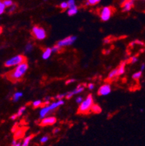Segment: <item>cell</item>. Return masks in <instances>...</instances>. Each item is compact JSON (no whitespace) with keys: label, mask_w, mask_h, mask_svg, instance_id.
<instances>
[{"label":"cell","mask_w":145,"mask_h":146,"mask_svg":"<svg viewBox=\"0 0 145 146\" xmlns=\"http://www.w3.org/2000/svg\"><path fill=\"white\" fill-rule=\"evenodd\" d=\"M28 69V65L27 62H24L23 63L15 66L14 69L7 73V79L13 83L18 82L22 79L25 73L27 72Z\"/></svg>","instance_id":"cell-1"},{"label":"cell","mask_w":145,"mask_h":146,"mask_svg":"<svg viewBox=\"0 0 145 146\" xmlns=\"http://www.w3.org/2000/svg\"><path fill=\"white\" fill-rule=\"evenodd\" d=\"M65 103L64 100H58L56 102H52L51 104H49L48 106H43L42 108L41 109L40 112H39V118L41 119H44V117L47 116L49 113H52L55 111V110L58 108L60 106H63Z\"/></svg>","instance_id":"cell-2"},{"label":"cell","mask_w":145,"mask_h":146,"mask_svg":"<svg viewBox=\"0 0 145 146\" xmlns=\"http://www.w3.org/2000/svg\"><path fill=\"white\" fill-rule=\"evenodd\" d=\"M94 105V98L92 94H89L86 99L80 104L77 113L78 114H88L92 110V107Z\"/></svg>","instance_id":"cell-3"},{"label":"cell","mask_w":145,"mask_h":146,"mask_svg":"<svg viewBox=\"0 0 145 146\" xmlns=\"http://www.w3.org/2000/svg\"><path fill=\"white\" fill-rule=\"evenodd\" d=\"M26 60H27V58H26V57L24 56V55H15V56L8 59V60L5 62V66L7 67V68H11V67L17 66V65L24 63V62H26Z\"/></svg>","instance_id":"cell-4"},{"label":"cell","mask_w":145,"mask_h":146,"mask_svg":"<svg viewBox=\"0 0 145 146\" xmlns=\"http://www.w3.org/2000/svg\"><path fill=\"white\" fill-rule=\"evenodd\" d=\"M115 10L112 7H104L100 11V17L102 21H107L113 15Z\"/></svg>","instance_id":"cell-5"},{"label":"cell","mask_w":145,"mask_h":146,"mask_svg":"<svg viewBox=\"0 0 145 146\" xmlns=\"http://www.w3.org/2000/svg\"><path fill=\"white\" fill-rule=\"evenodd\" d=\"M31 34L36 39H38V40H43L47 36L45 30L39 26H34L32 28Z\"/></svg>","instance_id":"cell-6"},{"label":"cell","mask_w":145,"mask_h":146,"mask_svg":"<svg viewBox=\"0 0 145 146\" xmlns=\"http://www.w3.org/2000/svg\"><path fill=\"white\" fill-rule=\"evenodd\" d=\"M76 39H77V37L76 36H70L68 37H65L62 40L58 41L56 44L61 48H64V47H68V46L73 44L76 41Z\"/></svg>","instance_id":"cell-7"},{"label":"cell","mask_w":145,"mask_h":146,"mask_svg":"<svg viewBox=\"0 0 145 146\" xmlns=\"http://www.w3.org/2000/svg\"><path fill=\"white\" fill-rule=\"evenodd\" d=\"M57 122V119L55 116H48L44 117L41 122L39 123V125L41 127H47V126H52L55 124Z\"/></svg>","instance_id":"cell-8"},{"label":"cell","mask_w":145,"mask_h":146,"mask_svg":"<svg viewBox=\"0 0 145 146\" xmlns=\"http://www.w3.org/2000/svg\"><path fill=\"white\" fill-rule=\"evenodd\" d=\"M111 87L109 84H105L99 88L97 91V94L100 96H105L110 94L111 92Z\"/></svg>","instance_id":"cell-9"},{"label":"cell","mask_w":145,"mask_h":146,"mask_svg":"<svg viewBox=\"0 0 145 146\" xmlns=\"http://www.w3.org/2000/svg\"><path fill=\"white\" fill-rule=\"evenodd\" d=\"M134 0H126L123 3V11L129 12L134 7Z\"/></svg>","instance_id":"cell-10"},{"label":"cell","mask_w":145,"mask_h":146,"mask_svg":"<svg viewBox=\"0 0 145 146\" xmlns=\"http://www.w3.org/2000/svg\"><path fill=\"white\" fill-rule=\"evenodd\" d=\"M25 135V130L23 129H17L14 131V139L15 140H20V138L23 137Z\"/></svg>","instance_id":"cell-11"},{"label":"cell","mask_w":145,"mask_h":146,"mask_svg":"<svg viewBox=\"0 0 145 146\" xmlns=\"http://www.w3.org/2000/svg\"><path fill=\"white\" fill-rule=\"evenodd\" d=\"M52 48H48L45 49V50L44 51L43 53H42V58L44 60H47V59L51 57V55H52Z\"/></svg>","instance_id":"cell-12"},{"label":"cell","mask_w":145,"mask_h":146,"mask_svg":"<svg viewBox=\"0 0 145 146\" xmlns=\"http://www.w3.org/2000/svg\"><path fill=\"white\" fill-rule=\"evenodd\" d=\"M118 70H117V68L115 69H113L109 73V75L107 76V80L108 81H112V80H114L116 77H118Z\"/></svg>","instance_id":"cell-13"},{"label":"cell","mask_w":145,"mask_h":146,"mask_svg":"<svg viewBox=\"0 0 145 146\" xmlns=\"http://www.w3.org/2000/svg\"><path fill=\"white\" fill-rule=\"evenodd\" d=\"M117 70H118V76L123 74L125 73V71H126V62H122L118 66V68H117Z\"/></svg>","instance_id":"cell-14"},{"label":"cell","mask_w":145,"mask_h":146,"mask_svg":"<svg viewBox=\"0 0 145 146\" xmlns=\"http://www.w3.org/2000/svg\"><path fill=\"white\" fill-rule=\"evenodd\" d=\"M85 87H86V85H84V84L79 85L78 86L76 87L72 90V93H73L74 94H79V93L82 92L84 90V89H85Z\"/></svg>","instance_id":"cell-15"},{"label":"cell","mask_w":145,"mask_h":146,"mask_svg":"<svg viewBox=\"0 0 145 146\" xmlns=\"http://www.w3.org/2000/svg\"><path fill=\"white\" fill-rule=\"evenodd\" d=\"M78 11V7L76 5L72 7H69L68 10V15L69 16H73V15H76Z\"/></svg>","instance_id":"cell-16"},{"label":"cell","mask_w":145,"mask_h":146,"mask_svg":"<svg viewBox=\"0 0 145 146\" xmlns=\"http://www.w3.org/2000/svg\"><path fill=\"white\" fill-rule=\"evenodd\" d=\"M33 137H34V135H31L26 137L23 141V143H22V144H21V146H29V144L31 143Z\"/></svg>","instance_id":"cell-17"},{"label":"cell","mask_w":145,"mask_h":146,"mask_svg":"<svg viewBox=\"0 0 145 146\" xmlns=\"http://www.w3.org/2000/svg\"><path fill=\"white\" fill-rule=\"evenodd\" d=\"M23 92H14L13 96V102H18L21 97H23Z\"/></svg>","instance_id":"cell-18"},{"label":"cell","mask_w":145,"mask_h":146,"mask_svg":"<svg viewBox=\"0 0 145 146\" xmlns=\"http://www.w3.org/2000/svg\"><path fill=\"white\" fill-rule=\"evenodd\" d=\"M91 111L94 114H100L102 112V108L99 105H96V104H94L92 107V110Z\"/></svg>","instance_id":"cell-19"},{"label":"cell","mask_w":145,"mask_h":146,"mask_svg":"<svg viewBox=\"0 0 145 146\" xmlns=\"http://www.w3.org/2000/svg\"><path fill=\"white\" fill-rule=\"evenodd\" d=\"M101 0H87L86 5V6H93V5H96L98 3H100Z\"/></svg>","instance_id":"cell-20"},{"label":"cell","mask_w":145,"mask_h":146,"mask_svg":"<svg viewBox=\"0 0 145 146\" xmlns=\"http://www.w3.org/2000/svg\"><path fill=\"white\" fill-rule=\"evenodd\" d=\"M142 76V71H139L136 72V73H134V74L132 75V78L134 80H139Z\"/></svg>","instance_id":"cell-21"},{"label":"cell","mask_w":145,"mask_h":146,"mask_svg":"<svg viewBox=\"0 0 145 146\" xmlns=\"http://www.w3.org/2000/svg\"><path fill=\"white\" fill-rule=\"evenodd\" d=\"M44 102H42L40 100H35L33 102V107L34 108H36L41 107V106H43Z\"/></svg>","instance_id":"cell-22"},{"label":"cell","mask_w":145,"mask_h":146,"mask_svg":"<svg viewBox=\"0 0 145 146\" xmlns=\"http://www.w3.org/2000/svg\"><path fill=\"white\" fill-rule=\"evenodd\" d=\"M6 6L2 0H0V15H2L6 10Z\"/></svg>","instance_id":"cell-23"},{"label":"cell","mask_w":145,"mask_h":146,"mask_svg":"<svg viewBox=\"0 0 145 146\" xmlns=\"http://www.w3.org/2000/svg\"><path fill=\"white\" fill-rule=\"evenodd\" d=\"M33 49H34V45L31 43H28L26 44V47H25V51L27 53H29V52H31L33 50Z\"/></svg>","instance_id":"cell-24"},{"label":"cell","mask_w":145,"mask_h":146,"mask_svg":"<svg viewBox=\"0 0 145 146\" xmlns=\"http://www.w3.org/2000/svg\"><path fill=\"white\" fill-rule=\"evenodd\" d=\"M26 106H23V107L20 108V109L18 110V112H17V114H16L17 116H18V117H20L23 115V113L26 111Z\"/></svg>","instance_id":"cell-25"},{"label":"cell","mask_w":145,"mask_h":146,"mask_svg":"<svg viewBox=\"0 0 145 146\" xmlns=\"http://www.w3.org/2000/svg\"><path fill=\"white\" fill-rule=\"evenodd\" d=\"M16 8H17V5H14V4H13L11 7H8V8H7V13H10V14L13 13L14 11H15V10H16Z\"/></svg>","instance_id":"cell-26"},{"label":"cell","mask_w":145,"mask_h":146,"mask_svg":"<svg viewBox=\"0 0 145 146\" xmlns=\"http://www.w3.org/2000/svg\"><path fill=\"white\" fill-rule=\"evenodd\" d=\"M49 140V137L48 135H44V136H43L41 138L39 142H40L42 144H44V143H46L47 142H48Z\"/></svg>","instance_id":"cell-27"},{"label":"cell","mask_w":145,"mask_h":146,"mask_svg":"<svg viewBox=\"0 0 145 146\" xmlns=\"http://www.w3.org/2000/svg\"><path fill=\"white\" fill-rule=\"evenodd\" d=\"M62 50H63V48L60 47L59 46L57 45V44H56V45L53 46V47H52V52H54V53H55V52H60Z\"/></svg>","instance_id":"cell-28"},{"label":"cell","mask_w":145,"mask_h":146,"mask_svg":"<svg viewBox=\"0 0 145 146\" xmlns=\"http://www.w3.org/2000/svg\"><path fill=\"white\" fill-rule=\"evenodd\" d=\"M4 3H5V6H6L7 8H8L10 7H11L12 5H13V0H3Z\"/></svg>","instance_id":"cell-29"},{"label":"cell","mask_w":145,"mask_h":146,"mask_svg":"<svg viewBox=\"0 0 145 146\" xmlns=\"http://www.w3.org/2000/svg\"><path fill=\"white\" fill-rule=\"evenodd\" d=\"M60 9H62L63 10H66L67 8L68 7V2H63L60 3Z\"/></svg>","instance_id":"cell-30"},{"label":"cell","mask_w":145,"mask_h":146,"mask_svg":"<svg viewBox=\"0 0 145 146\" xmlns=\"http://www.w3.org/2000/svg\"><path fill=\"white\" fill-rule=\"evenodd\" d=\"M137 61H138V57H137L136 56H133V57H130V60H129V63L131 64H134L136 63Z\"/></svg>","instance_id":"cell-31"},{"label":"cell","mask_w":145,"mask_h":146,"mask_svg":"<svg viewBox=\"0 0 145 146\" xmlns=\"http://www.w3.org/2000/svg\"><path fill=\"white\" fill-rule=\"evenodd\" d=\"M68 8H69V7H72L75 6V5H76V3H75V0H68Z\"/></svg>","instance_id":"cell-32"},{"label":"cell","mask_w":145,"mask_h":146,"mask_svg":"<svg viewBox=\"0 0 145 146\" xmlns=\"http://www.w3.org/2000/svg\"><path fill=\"white\" fill-rule=\"evenodd\" d=\"M83 100H84V98H83V97H81V96H78V97H77V98L76 99V102L78 104H81V102H83Z\"/></svg>","instance_id":"cell-33"},{"label":"cell","mask_w":145,"mask_h":146,"mask_svg":"<svg viewBox=\"0 0 145 146\" xmlns=\"http://www.w3.org/2000/svg\"><path fill=\"white\" fill-rule=\"evenodd\" d=\"M66 96V93L65 94H58L57 96H56V98L57 100H62L63 97H65Z\"/></svg>","instance_id":"cell-34"},{"label":"cell","mask_w":145,"mask_h":146,"mask_svg":"<svg viewBox=\"0 0 145 146\" xmlns=\"http://www.w3.org/2000/svg\"><path fill=\"white\" fill-rule=\"evenodd\" d=\"M94 84H92V83H91V84H89L88 85V88H89V89H90V90H93L94 89Z\"/></svg>","instance_id":"cell-35"},{"label":"cell","mask_w":145,"mask_h":146,"mask_svg":"<svg viewBox=\"0 0 145 146\" xmlns=\"http://www.w3.org/2000/svg\"><path fill=\"white\" fill-rule=\"evenodd\" d=\"M75 81H76V80L73 79H71L68 80V81H66V85H70L71 83H73L75 82Z\"/></svg>","instance_id":"cell-36"},{"label":"cell","mask_w":145,"mask_h":146,"mask_svg":"<svg viewBox=\"0 0 145 146\" xmlns=\"http://www.w3.org/2000/svg\"><path fill=\"white\" fill-rule=\"evenodd\" d=\"M18 118V116H17V114H13V115H12L11 116H10V119L11 120H15V119Z\"/></svg>","instance_id":"cell-37"},{"label":"cell","mask_w":145,"mask_h":146,"mask_svg":"<svg viewBox=\"0 0 145 146\" xmlns=\"http://www.w3.org/2000/svg\"><path fill=\"white\" fill-rule=\"evenodd\" d=\"M60 128H55L53 129V131H52V132H53V134H57L60 131Z\"/></svg>","instance_id":"cell-38"},{"label":"cell","mask_w":145,"mask_h":146,"mask_svg":"<svg viewBox=\"0 0 145 146\" xmlns=\"http://www.w3.org/2000/svg\"><path fill=\"white\" fill-rule=\"evenodd\" d=\"M104 43H105V44H108V43L110 42V38H108V37H107V38H105V39H104Z\"/></svg>","instance_id":"cell-39"},{"label":"cell","mask_w":145,"mask_h":146,"mask_svg":"<svg viewBox=\"0 0 145 146\" xmlns=\"http://www.w3.org/2000/svg\"><path fill=\"white\" fill-rule=\"evenodd\" d=\"M144 68H145V64L144 63L142 64V65H141V70L140 71H143L144 70Z\"/></svg>","instance_id":"cell-40"},{"label":"cell","mask_w":145,"mask_h":146,"mask_svg":"<svg viewBox=\"0 0 145 146\" xmlns=\"http://www.w3.org/2000/svg\"><path fill=\"white\" fill-rule=\"evenodd\" d=\"M12 146H21V143H18L16 145H12Z\"/></svg>","instance_id":"cell-41"},{"label":"cell","mask_w":145,"mask_h":146,"mask_svg":"<svg viewBox=\"0 0 145 146\" xmlns=\"http://www.w3.org/2000/svg\"><path fill=\"white\" fill-rule=\"evenodd\" d=\"M2 28L0 26V34H2Z\"/></svg>","instance_id":"cell-42"},{"label":"cell","mask_w":145,"mask_h":146,"mask_svg":"<svg viewBox=\"0 0 145 146\" xmlns=\"http://www.w3.org/2000/svg\"><path fill=\"white\" fill-rule=\"evenodd\" d=\"M44 1H47V0H44Z\"/></svg>","instance_id":"cell-43"},{"label":"cell","mask_w":145,"mask_h":146,"mask_svg":"<svg viewBox=\"0 0 145 146\" xmlns=\"http://www.w3.org/2000/svg\"></svg>","instance_id":"cell-44"}]
</instances>
